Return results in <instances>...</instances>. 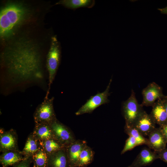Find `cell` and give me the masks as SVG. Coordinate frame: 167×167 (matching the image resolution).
<instances>
[{
  "label": "cell",
  "mask_w": 167,
  "mask_h": 167,
  "mask_svg": "<svg viewBox=\"0 0 167 167\" xmlns=\"http://www.w3.org/2000/svg\"><path fill=\"white\" fill-rule=\"evenodd\" d=\"M33 135L40 141L54 138L50 125L45 123H35Z\"/></svg>",
  "instance_id": "e0dca14e"
},
{
  "label": "cell",
  "mask_w": 167,
  "mask_h": 167,
  "mask_svg": "<svg viewBox=\"0 0 167 167\" xmlns=\"http://www.w3.org/2000/svg\"><path fill=\"white\" fill-rule=\"evenodd\" d=\"M94 0H63L60 1L57 4H62L69 8L75 9L80 7L91 8L95 5Z\"/></svg>",
  "instance_id": "d6986e66"
},
{
  "label": "cell",
  "mask_w": 167,
  "mask_h": 167,
  "mask_svg": "<svg viewBox=\"0 0 167 167\" xmlns=\"http://www.w3.org/2000/svg\"><path fill=\"white\" fill-rule=\"evenodd\" d=\"M146 145L149 148L158 152L166 148L167 142L159 128H156L148 136Z\"/></svg>",
  "instance_id": "4fadbf2b"
},
{
  "label": "cell",
  "mask_w": 167,
  "mask_h": 167,
  "mask_svg": "<svg viewBox=\"0 0 167 167\" xmlns=\"http://www.w3.org/2000/svg\"><path fill=\"white\" fill-rule=\"evenodd\" d=\"M10 67L21 71L35 69L39 65V58L35 46L31 42L20 40L6 51Z\"/></svg>",
  "instance_id": "6da1fadb"
},
{
  "label": "cell",
  "mask_w": 167,
  "mask_h": 167,
  "mask_svg": "<svg viewBox=\"0 0 167 167\" xmlns=\"http://www.w3.org/2000/svg\"><path fill=\"white\" fill-rule=\"evenodd\" d=\"M94 152L92 149L86 145L80 154L77 167H86L93 161Z\"/></svg>",
  "instance_id": "ffe728a7"
},
{
  "label": "cell",
  "mask_w": 167,
  "mask_h": 167,
  "mask_svg": "<svg viewBox=\"0 0 167 167\" xmlns=\"http://www.w3.org/2000/svg\"><path fill=\"white\" fill-rule=\"evenodd\" d=\"M17 135L13 130L5 131L1 129L0 150L2 152L9 151L19 150L17 145Z\"/></svg>",
  "instance_id": "9c48e42d"
},
{
  "label": "cell",
  "mask_w": 167,
  "mask_h": 167,
  "mask_svg": "<svg viewBox=\"0 0 167 167\" xmlns=\"http://www.w3.org/2000/svg\"><path fill=\"white\" fill-rule=\"evenodd\" d=\"M159 128L167 142V124L159 126Z\"/></svg>",
  "instance_id": "4316f807"
},
{
  "label": "cell",
  "mask_w": 167,
  "mask_h": 167,
  "mask_svg": "<svg viewBox=\"0 0 167 167\" xmlns=\"http://www.w3.org/2000/svg\"><path fill=\"white\" fill-rule=\"evenodd\" d=\"M155 152L157 154L158 159L167 163V148H166L160 151Z\"/></svg>",
  "instance_id": "484cf974"
},
{
  "label": "cell",
  "mask_w": 167,
  "mask_h": 167,
  "mask_svg": "<svg viewBox=\"0 0 167 167\" xmlns=\"http://www.w3.org/2000/svg\"><path fill=\"white\" fill-rule=\"evenodd\" d=\"M158 159L155 151H152L149 148H143L131 165L127 167H142L151 165Z\"/></svg>",
  "instance_id": "7c38bea8"
},
{
  "label": "cell",
  "mask_w": 167,
  "mask_h": 167,
  "mask_svg": "<svg viewBox=\"0 0 167 167\" xmlns=\"http://www.w3.org/2000/svg\"><path fill=\"white\" fill-rule=\"evenodd\" d=\"M143 106L139 104L135 92L132 89L130 96L123 102L122 111L125 121V125L131 126L144 112Z\"/></svg>",
  "instance_id": "277c9868"
},
{
  "label": "cell",
  "mask_w": 167,
  "mask_h": 167,
  "mask_svg": "<svg viewBox=\"0 0 167 167\" xmlns=\"http://www.w3.org/2000/svg\"><path fill=\"white\" fill-rule=\"evenodd\" d=\"M41 147L40 141L31 133L28 136L21 152L24 156H32Z\"/></svg>",
  "instance_id": "ac0fdd59"
},
{
  "label": "cell",
  "mask_w": 167,
  "mask_h": 167,
  "mask_svg": "<svg viewBox=\"0 0 167 167\" xmlns=\"http://www.w3.org/2000/svg\"><path fill=\"white\" fill-rule=\"evenodd\" d=\"M48 157L41 147L32 156L33 167H47Z\"/></svg>",
  "instance_id": "7402d4cb"
},
{
  "label": "cell",
  "mask_w": 167,
  "mask_h": 167,
  "mask_svg": "<svg viewBox=\"0 0 167 167\" xmlns=\"http://www.w3.org/2000/svg\"><path fill=\"white\" fill-rule=\"evenodd\" d=\"M54 100L53 97H45L44 101L36 108L33 114L35 123L50 125L57 119L54 108Z\"/></svg>",
  "instance_id": "5b68a950"
},
{
  "label": "cell",
  "mask_w": 167,
  "mask_h": 167,
  "mask_svg": "<svg viewBox=\"0 0 167 167\" xmlns=\"http://www.w3.org/2000/svg\"><path fill=\"white\" fill-rule=\"evenodd\" d=\"M40 142L41 147L48 155L66 148L54 138L40 141Z\"/></svg>",
  "instance_id": "44dd1931"
},
{
  "label": "cell",
  "mask_w": 167,
  "mask_h": 167,
  "mask_svg": "<svg viewBox=\"0 0 167 167\" xmlns=\"http://www.w3.org/2000/svg\"><path fill=\"white\" fill-rule=\"evenodd\" d=\"M47 167H69L66 148L48 155Z\"/></svg>",
  "instance_id": "5bb4252c"
},
{
  "label": "cell",
  "mask_w": 167,
  "mask_h": 167,
  "mask_svg": "<svg viewBox=\"0 0 167 167\" xmlns=\"http://www.w3.org/2000/svg\"><path fill=\"white\" fill-rule=\"evenodd\" d=\"M50 47L47 58V68L49 75V88L46 97H48L50 86L55 76L60 62L61 52L59 42L55 36L52 37Z\"/></svg>",
  "instance_id": "3957f363"
},
{
  "label": "cell",
  "mask_w": 167,
  "mask_h": 167,
  "mask_svg": "<svg viewBox=\"0 0 167 167\" xmlns=\"http://www.w3.org/2000/svg\"><path fill=\"white\" fill-rule=\"evenodd\" d=\"M28 13L27 9L21 3L11 2L7 4L0 11L1 36L6 38L11 36L25 19Z\"/></svg>",
  "instance_id": "7a4b0ae2"
},
{
  "label": "cell",
  "mask_w": 167,
  "mask_h": 167,
  "mask_svg": "<svg viewBox=\"0 0 167 167\" xmlns=\"http://www.w3.org/2000/svg\"><path fill=\"white\" fill-rule=\"evenodd\" d=\"M136 146H138V145L136 139L133 137L130 136L126 141L124 146L121 152V154L132 150Z\"/></svg>",
  "instance_id": "cb8c5ba5"
},
{
  "label": "cell",
  "mask_w": 167,
  "mask_h": 167,
  "mask_svg": "<svg viewBox=\"0 0 167 167\" xmlns=\"http://www.w3.org/2000/svg\"><path fill=\"white\" fill-rule=\"evenodd\" d=\"M25 157L19 150L7 151L0 155V163L2 167H8L20 162Z\"/></svg>",
  "instance_id": "2e32d148"
},
{
  "label": "cell",
  "mask_w": 167,
  "mask_h": 167,
  "mask_svg": "<svg viewBox=\"0 0 167 167\" xmlns=\"http://www.w3.org/2000/svg\"><path fill=\"white\" fill-rule=\"evenodd\" d=\"M125 132L129 136H132L136 140L138 146L142 144L146 145L147 139L144 137L134 127L125 125L124 128Z\"/></svg>",
  "instance_id": "603a6c76"
},
{
  "label": "cell",
  "mask_w": 167,
  "mask_h": 167,
  "mask_svg": "<svg viewBox=\"0 0 167 167\" xmlns=\"http://www.w3.org/2000/svg\"><path fill=\"white\" fill-rule=\"evenodd\" d=\"M54 139L65 147L76 140L71 131L57 119L50 124Z\"/></svg>",
  "instance_id": "52a82bcc"
},
{
  "label": "cell",
  "mask_w": 167,
  "mask_h": 167,
  "mask_svg": "<svg viewBox=\"0 0 167 167\" xmlns=\"http://www.w3.org/2000/svg\"><path fill=\"white\" fill-rule=\"evenodd\" d=\"M112 81L111 78L105 90L102 92H98L91 96L87 102L75 113L77 115L92 113L94 109L101 105L109 102L108 99L110 95L109 90Z\"/></svg>",
  "instance_id": "8992f818"
},
{
  "label": "cell",
  "mask_w": 167,
  "mask_h": 167,
  "mask_svg": "<svg viewBox=\"0 0 167 167\" xmlns=\"http://www.w3.org/2000/svg\"><path fill=\"white\" fill-rule=\"evenodd\" d=\"M162 14H167V6L162 9H158Z\"/></svg>",
  "instance_id": "f1b7e54d"
},
{
  "label": "cell",
  "mask_w": 167,
  "mask_h": 167,
  "mask_svg": "<svg viewBox=\"0 0 167 167\" xmlns=\"http://www.w3.org/2000/svg\"><path fill=\"white\" fill-rule=\"evenodd\" d=\"M86 145V141L77 140L66 147L69 167H77L81 152Z\"/></svg>",
  "instance_id": "30bf717a"
},
{
  "label": "cell",
  "mask_w": 167,
  "mask_h": 167,
  "mask_svg": "<svg viewBox=\"0 0 167 167\" xmlns=\"http://www.w3.org/2000/svg\"><path fill=\"white\" fill-rule=\"evenodd\" d=\"M143 100L141 104L142 106H152L158 99L164 96L162 88L154 82L150 83L142 90Z\"/></svg>",
  "instance_id": "ba28073f"
},
{
  "label": "cell",
  "mask_w": 167,
  "mask_h": 167,
  "mask_svg": "<svg viewBox=\"0 0 167 167\" xmlns=\"http://www.w3.org/2000/svg\"><path fill=\"white\" fill-rule=\"evenodd\" d=\"M32 162V156H25L23 160L14 165L13 167H30Z\"/></svg>",
  "instance_id": "d4e9b609"
},
{
  "label": "cell",
  "mask_w": 167,
  "mask_h": 167,
  "mask_svg": "<svg viewBox=\"0 0 167 167\" xmlns=\"http://www.w3.org/2000/svg\"><path fill=\"white\" fill-rule=\"evenodd\" d=\"M161 99L167 114V96L164 95Z\"/></svg>",
  "instance_id": "83f0119b"
},
{
  "label": "cell",
  "mask_w": 167,
  "mask_h": 167,
  "mask_svg": "<svg viewBox=\"0 0 167 167\" xmlns=\"http://www.w3.org/2000/svg\"><path fill=\"white\" fill-rule=\"evenodd\" d=\"M149 114L155 123L159 126L167 124V114L161 98L155 102Z\"/></svg>",
  "instance_id": "9a60e30c"
},
{
  "label": "cell",
  "mask_w": 167,
  "mask_h": 167,
  "mask_svg": "<svg viewBox=\"0 0 167 167\" xmlns=\"http://www.w3.org/2000/svg\"><path fill=\"white\" fill-rule=\"evenodd\" d=\"M144 136L148 135L156 128V124L149 114L145 111L131 126Z\"/></svg>",
  "instance_id": "8fae6325"
}]
</instances>
